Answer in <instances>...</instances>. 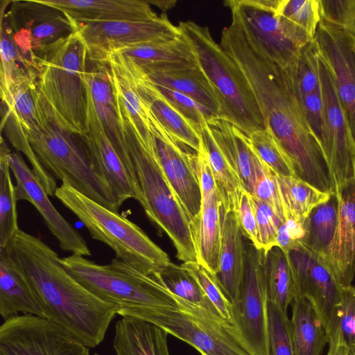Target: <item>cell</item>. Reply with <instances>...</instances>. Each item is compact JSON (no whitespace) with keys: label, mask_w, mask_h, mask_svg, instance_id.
I'll return each mask as SVG.
<instances>
[{"label":"cell","mask_w":355,"mask_h":355,"mask_svg":"<svg viewBox=\"0 0 355 355\" xmlns=\"http://www.w3.org/2000/svg\"><path fill=\"white\" fill-rule=\"evenodd\" d=\"M3 248L31 285L49 320L89 349L102 343L117 306L85 288L40 239L19 230Z\"/></svg>","instance_id":"cell-1"},{"label":"cell","mask_w":355,"mask_h":355,"mask_svg":"<svg viewBox=\"0 0 355 355\" xmlns=\"http://www.w3.org/2000/svg\"><path fill=\"white\" fill-rule=\"evenodd\" d=\"M63 267L100 299L118 306L117 315L146 321L156 308L176 304L156 275H145L118 258L101 265L83 256L60 258Z\"/></svg>","instance_id":"cell-2"},{"label":"cell","mask_w":355,"mask_h":355,"mask_svg":"<svg viewBox=\"0 0 355 355\" xmlns=\"http://www.w3.org/2000/svg\"><path fill=\"white\" fill-rule=\"evenodd\" d=\"M88 56L77 31L61 40L41 58L38 86L51 120L82 136L86 132Z\"/></svg>","instance_id":"cell-3"},{"label":"cell","mask_w":355,"mask_h":355,"mask_svg":"<svg viewBox=\"0 0 355 355\" xmlns=\"http://www.w3.org/2000/svg\"><path fill=\"white\" fill-rule=\"evenodd\" d=\"M191 42L198 64L218 99L219 118L231 123L248 137L266 128L258 103L245 75L212 37L209 29L193 21H180Z\"/></svg>","instance_id":"cell-4"},{"label":"cell","mask_w":355,"mask_h":355,"mask_svg":"<svg viewBox=\"0 0 355 355\" xmlns=\"http://www.w3.org/2000/svg\"><path fill=\"white\" fill-rule=\"evenodd\" d=\"M128 150L121 159L142 198L146 216L166 234L183 263L197 261L191 222L168 182L155 148H149L126 133Z\"/></svg>","instance_id":"cell-5"},{"label":"cell","mask_w":355,"mask_h":355,"mask_svg":"<svg viewBox=\"0 0 355 355\" xmlns=\"http://www.w3.org/2000/svg\"><path fill=\"white\" fill-rule=\"evenodd\" d=\"M83 223L91 236L108 245L116 258L148 275L155 276L171 261L135 223L62 183L54 195Z\"/></svg>","instance_id":"cell-6"},{"label":"cell","mask_w":355,"mask_h":355,"mask_svg":"<svg viewBox=\"0 0 355 355\" xmlns=\"http://www.w3.org/2000/svg\"><path fill=\"white\" fill-rule=\"evenodd\" d=\"M26 135L39 161L53 176L117 211L120 206L80 136L58 126L47 112L41 125Z\"/></svg>","instance_id":"cell-7"},{"label":"cell","mask_w":355,"mask_h":355,"mask_svg":"<svg viewBox=\"0 0 355 355\" xmlns=\"http://www.w3.org/2000/svg\"><path fill=\"white\" fill-rule=\"evenodd\" d=\"M173 296L175 305L155 309L147 322L202 355H254L232 321Z\"/></svg>","instance_id":"cell-8"},{"label":"cell","mask_w":355,"mask_h":355,"mask_svg":"<svg viewBox=\"0 0 355 355\" xmlns=\"http://www.w3.org/2000/svg\"><path fill=\"white\" fill-rule=\"evenodd\" d=\"M278 0H227L232 20L243 31L250 44L277 64L286 67L302 48L313 41L304 30L279 16Z\"/></svg>","instance_id":"cell-9"},{"label":"cell","mask_w":355,"mask_h":355,"mask_svg":"<svg viewBox=\"0 0 355 355\" xmlns=\"http://www.w3.org/2000/svg\"><path fill=\"white\" fill-rule=\"evenodd\" d=\"M318 64L324 112L320 145L331 193L336 195L355 180V140L338 98L331 70L320 53Z\"/></svg>","instance_id":"cell-10"},{"label":"cell","mask_w":355,"mask_h":355,"mask_svg":"<svg viewBox=\"0 0 355 355\" xmlns=\"http://www.w3.org/2000/svg\"><path fill=\"white\" fill-rule=\"evenodd\" d=\"M264 252L245 241L243 279L232 304V322L254 355H270L268 305Z\"/></svg>","instance_id":"cell-11"},{"label":"cell","mask_w":355,"mask_h":355,"mask_svg":"<svg viewBox=\"0 0 355 355\" xmlns=\"http://www.w3.org/2000/svg\"><path fill=\"white\" fill-rule=\"evenodd\" d=\"M88 59L103 64L109 55L142 44L171 40L182 32L165 13L150 19L116 20L78 26Z\"/></svg>","instance_id":"cell-12"},{"label":"cell","mask_w":355,"mask_h":355,"mask_svg":"<svg viewBox=\"0 0 355 355\" xmlns=\"http://www.w3.org/2000/svg\"><path fill=\"white\" fill-rule=\"evenodd\" d=\"M17 44L40 60L53 46L77 31L78 26L60 10L41 0L14 1L1 15Z\"/></svg>","instance_id":"cell-13"},{"label":"cell","mask_w":355,"mask_h":355,"mask_svg":"<svg viewBox=\"0 0 355 355\" xmlns=\"http://www.w3.org/2000/svg\"><path fill=\"white\" fill-rule=\"evenodd\" d=\"M89 348L52 321L19 315L0 327V355H89Z\"/></svg>","instance_id":"cell-14"},{"label":"cell","mask_w":355,"mask_h":355,"mask_svg":"<svg viewBox=\"0 0 355 355\" xmlns=\"http://www.w3.org/2000/svg\"><path fill=\"white\" fill-rule=\"evenodd\" d=\"M286 254L296 297H304L312 304L329 338L338 331L341 285L324 260L304 246Z\"/></svg>","instance_id":"cell-15"},{"label":"cell","mask_w":355,"mask_h":355,"mask_svg":"<svg viewBox=\"0 0 355 355\" xmlns=\"http://www.w3.org/2000/svg\"><path fill=\"white\" fill-rule=\"evenodd\" d=\"M8 161L17 182L15 186L17 200H27L36 208L62 250L75 255L91 256L85 239L53 205L33 170L21 156L17 152H11Z\"/></svg>","instance_id":"cell-16"},{"label":"cell","mask_w":355,"mask_h":355,"mask_svg":"<svg viewBox=\"0 0 355 355\" xmlns=\"http://www.w3.org/2000/svg\"><path fill=\"white\" fill-rule=\"evenodd\" d=\"M355 140V37L320 21L315 35Z\"/></svg>","instance_id":"cell-17"},{"label":"cell","mask_w":355,"mask_h":355,"mask_svg":"<svg viewBox=\"0 0 355 355\" xmlns=\"http://www.w3.org/2000/svg\"><path fill=\"white\" fill-rule=\"evenodd\" d=\"M87 94L86 132L80 137L119 206L128 199L141 205L142 198L96 114L87 89Z\"/></svg>","instance_id":"cell-18"},{"label":"cell","mask_w":355,"mask_h":355,"mask_svg":"<svg viewBox=\"0 0 355 355\" xmlns=\"http://www.w3.org/2000/svg\"><path fill=\"white\" fill-rule=\"evenodd\" d=\"M152 135L157 157L191 222L200 211L201 191L189 152L168 134L158 121L153 126Z\"/></svg>","instance_id":"cell-19"},{"label":"cell","mask_w":355,"mask_h":355,"mask_svg":"<svg viewBox=\"0 0 355 355\" xmlns=\"http://www.w3.org/2000/svg\"><path fill=\"white\" fill-rule=\"evenodd\" d=\"M4 108L1 130L14 148L26 139V134L41 125L46 108L38 86V78L28 79L1 95Z\"/></svg>","instance_id":"cell-20"},{"label":"cell","mask_w":355,"mask_h":355,"mask_svg":"<svg viewBox=\"0 0 355 355\" xmlns=\"http://www.w3.org/2000/svg\"><path fill=\"white\" fill-rule=\"evenodd\" d=\"M335 196L337 224L323 259L338 283L349 286L355 277V180Z\"/></svg>","instance_id":"cell-21"},{"label":"cell","mask_w":355,"mask_h":355,"mask_svg":"<svg viewBox=\"0 0 355 355\" xmlns=\"http://www.w3.org/2000/svg\"><path fill=\"white\" fill-rule=\"evenodd\" d=\"M221 195V193H220ZM220 220L221 245L219 266L214 275L233 304L240 291L244 270L245 241L236 214L227 196L221 195Z\"/></svg>","instance_id":"cell-22"},{"label":"cell","mask_w":355,"mask_h":355,"mask_svg":"<svg viewBox=\"0 0 355 355\" xmlns=\"http://www.w3.org/2000/svg\"><path fill=\"white\" fill-rule=\"evenodd\" d=\"M66 14L78 26L110 21L150 19L158 15L143 0H41Z\"/></svg>","instance_id":"cell-23"},{"label":"cell","mask_w":355,"mask_h":355,"mask_svg":"<svg viewBox=\"0 0 355 355\" xmlns=\"http://www.w3.org/2000/svg\"><path fill=\"white\" fill-rule=\"evenodd\" d=\"M0 314L4 320L19 315L50 320L48 311L6 248L0 249Z\"/></svg>","instance_id":"cell-24"},{"label":"cell","mask_w":355,"mask_h":355,"mask_svg":"<svg viewBox=\"0 0 355 355\" xmlns=\"http://www.w3.org/2000/svg\"><path fill=\"white\" fill-rule=\"evenodd\" d=\"M85 80L94 110L121 155L127 150V139L117 113L107 65L88 59Z\"/></svg>","instance_id":"cell-25"},{"label":"cell","mask_w":355,"mask_h":355,"mask_svg":"<svg viewBox=\"0 0 355 355\" xmlns=\"http://www.w3.org/2000/svg\"><path fill=\"white\" fill-rule=\"evenodd\" d=\"M222 198L218 187L208 199L201 201L200 211L191 221L197 262L215 275L219 266L221 245L220 206Z\"/></svg>","instance_id":"cell-26"},{"label":"cell","mask_w":355,"mask_h":355,"mask_svg":"<svg viewBox=\"0 0 355 355\" xmlns=\"http://www.w3.org/2000/svg\"><path fill=\"white\" fill-rule=\"evenodd\" d=\"M168 335L151 322L121 317L115 324L113 348L116 355H170Z\"/></svg>","instance_id":"cell-27"},{"label":"cell","mask_w":355,"mask_h":355,"mask_svg":"<svg viewBox=\"0 0 355 355\" xmlns=\"http://www.w3.org/2000/svg\"><path fill=\"white\" fill-rule=\"evenodd\" d=\"M142 68L179 69L199 66L193 46L182 33L177 37L148 42L119 51Z\"/></svg>","instance_id":"cell-28"},{"label":"cell","mask_w":355,"mask_h":355,"mask_svg":"<svg viewBox=\"0 0 355 355\" xmlns=\"http://www.w3.org/2000/svg\"><path fill=\"white\" fill-rule=\"evenodd\" d=\"M142 69L155 85L189 96L218 117L220 106L218 99L200 66L179 69Z\"/></svg>","instance_id":"cell-29"},{"label":"cell","mask_w":355,"mask_h":355,"mask_svg":"<svg viewBox=\"0 0 355 355\" xmlns=\"http://www.w3.org/2000/svg\"><path fill=\"white\" fill-rule=\"evenodd\" d=\"M207 123L219 148L239 178L243 187L252 195L253 151L248 137L223 119L214 117Z\"/></svg>","instance_id":"cell-30"},{"label":"cell","mask_w":355,"mask_h":355,"mask_svg":"<svg viewBox=\"0 0 355 355\" xmlns=\"http://www.w3.org/2000/svg\"><path fill=\"white\" fill-rule=\"evenodd\" d=\"M291 334L294 355H321L328 338L312 304L297 296L291 304Z\"/></svg>","instance_id":"cell-31"},{"label":"cell","mask_w":355,"mask_h":355,"mask_svg":"<svg viewBox=\"0 0 355 355\" xmlns=\"http://www.w3.org/2000/svg\"><path fill=\"white\" fill-rule=\"evenodd\" d=\"M0 54L1 95L15 85L32 78H39L40 60L26 53L17 44L9 24L2 16Z\"/></svg>","instance_id":"cell-32"},{"label":"cell","mask_w":355,"mask_h":355,"mask_svg":"<svg viewBox=\"0 0 355 355\" xmlns=\"http://www.w3.org/2000/svg\"><path fill=\"white\" fill-rule=\"evenodd\" d=\"M276 178L285 220L293 218L305 221L317 206L328 201L333 195L295 176L276 173Z\"/></svg>","instance_id":"cell-33"},{"label":"cell","mask_w":355,"mask_h":355,"mask_svg":"<svg viewBox=\"0 0 355 355\" xmlns=\"http://www.w3.org/2000/svg\"><path fill=\"white\" fill-rule=\"evenodd\" d=\"M263 265L269 302L288 315L296 291L287 254L275 246L265 254Z\"/></svg>","instance_id":"cell-34"},{"label":"cell","mask_w":355,"mask_h":355,"mask_svg":"<svg viewBox=\"0 0 355 355\" xmlns=\"http://www.w3.org/2000/svg\"><path fill=\"white\" fill-rule=\"evenodd\" d=\"M338 199L335 195L317 206L305 220L306 236L302 245L324 259L337 224Z\"/></svg>","instance_id":"cell-35"},{"label":"cell","mask_w":355,"mask_h":355,"mask_svg":"<svg viewBox=\"0 0 355 355\" xmlns=\"http://www.w3.org/2000/svg\"><path fill=\"white\" fill-rule=\"evenodd\" d=\"M11 151L3 138L0 145V249L5 248L19 230L17 198L10 176L8 157Z\"/></svg>","instance_id":"cell-36"},{"label":"cell","mask_w":355,"mask_h":355,"mask_svg":"<svg viewBox=\"0 0 355 355\" xmlns=\"http://www.w3.org/2000/svg\"><path fill=\"white\" fill-rule=\"evenodd\" d=\"M156 276L175 296L219 315L196 279L182 265L170 262L162 268Z\"/></svg>","instance_id":"cell-37"},{"label":"cell","mask_w":355,"mask_h":355,"mask_svg":"<svg viewBox=\"0 0 355 355\" xmlns=\"http://www.w3.org/2000/svg\"><path fill=\"white\" fill-rule=\"evenodd\" d=\"M319 54V49L314 39L304 45L295 60L286 67L299 98L321 87Z\"/></svg>","instance_id":"cell-38"},{"label":"cell","mask_w":355,"mask_h":355,"mask_svg":"<svg viewBox=\"0 0 355 355\" xmlns=\"http://www.w3.org/2000/svg\"><path fill=\"white\" fill-rule=\"evenodd\" d=\"M200 136L220 192L230 196L243 187L239 178L217 145L207 123L202 126Z\"/></svg>","instance_id":"cell-39"},{"label":"cell","mask_w":355,"mask_h":355,"mask_svg":"<svg viewBox=\"0 0 355 355\" xmlns=\"http://www.w3.org/2000/svg\"><path fill=\"white\" fill-rule=\"evenodd\" d=\"M254 153L275 173L295 176L293 167L269 130L256 131L248 137Z\"/></svg>","instance_id":"cell-40"},{"label":"cell","mask_w":355,"mask_h":355,"mask_svg":"<svg viewBox=\"0 0 355 355\" xmlns=\"http://www.w3.org/2000/svg\"><path fill=\"white\" fill-rule=\"evenodd\" d=\"M276 12L315 38L320 21L319 0H278Z\"/></svg>","instance_id":"cell-41"},{"label":"cell","mask_w":355,"mask_h":355,"mask_svg":"<svg viewBox=\"0 0 355 355\" xmlns=\"http://www.w3.org/2000/svg\"><path fill=\"white\" fill-rule=\"evenodd\" d=\"M252 196L269 205L278 217L284 219L276 173L253 152Z\"/></svg>","instance_id":"cell-42"},{"label":"cell","mask_w":355,"mask_h":355,"mask_svg":"<svg viewBox=\"0 0 355 355\" xmlns=\"http://www.w3.org/2000/svg\"><path fill=\"white\" fill-rule=\"evenodd\" d=\"M182 266L194 277L219 315L226 320L232 321V304L214 276L197 261L184 262Z\"/></svg>","instance_id":"cell-43"},{"label":"cell","mask_w":355,"mask_h":355,"mask_svg":"<svg viewBox=\"0 0 355 355\" xmlns=\"http://www.w3.org/2000/svg\"><path fill=\"white\" fill-rule=\"evenodd\" d=\"M155 86L199 135L202 126L207 123V121L214 117H218L189 96L163 86L157 85Z\"/></svg>","instance_id":"cell-44"},{"label":"cell","mask_w":355,"mask_h":355,"mask_svg":"<svg viewBox=\"0 0 355 355\" xmlns=\"http://www.w3.org/2000/svg\"><path fill=\"white\" fill-rule=\"evenodd\" d=\"M268 330L270 355H294L290 319L270 302L268 305Z\"/></svg>","instance_id":"cell-45"},{"label":"cell","mask_w":355,"mask_h":355,"mask_svg":"<svg viewBox=\"0 0 355 355\" xmlns=\"http://www.w3.org/2000/svg\"><path fill=\"white\" fill-rule=\"evenodd\" d=\"M320 21L355 37V0H319Z\"/></svg>","instance_id":"cell-46"},{"label":"cell","mask_w":355,"mask_h":355,"mask_svg":"<svg viewBox=\"0 0 355 355\" xmlns=\"http://www.w3.org/2000/svg\"><path fill=\"white\" fill-rule=\"evenodd\" d=\"M259 241V249L266 254L274 247L277 231L284 222L274 209L265 202L252 195Z\"/></svg>","instance_id":"cell-47"},{"label":"cell","mask_w":355,"mask_h":355,"mask_svg":"<svg viewBox=\"0 0 355 355\" xmlns=\"http://www.w3.org/2000/svg\"><path fill=\"white\" fill-rule=\"evenodd\" d=\"M245 238L259 249L257 226L252 195L243 187L227 196Z\"/></svg>","instance_id":"cell-48"},{"label":"cell","mask_w":355,"mask_h":355,"mask_svg":"<svg viewBox=\"0 0 355 355\" xmlns=\"http://www.w3.org/2000/svg\"><path fill=\"white\" fill-rule=\"evenodd\" d=\"M338 326L348 347H355V286H340Z\"/></svg>","instance_id":"cell-49"},{"label":"cell","mask_w":355,"mask_h":355,"mask_svg":"<svg viewBox=\"0 0 355 355\" xmlns=\"http://www.w3.org/2000/svg\"><path fill=\"white\" fill-rule=\"evenodd\" d=\"M299 98L308 125L320 144L324 114L321 87Z\"/></svg>","instance_id":"cell-50"},{"label":"cell","mask_w":355,"mask_h":355,"mask_svg":"<svg viewBox=\"0 0 355 355\" xmlns=\"http://www.w3.org/2000/svg\"><path fill=\"white\" fill-rule=\"evenodd\" d=\"M189 158L199 182L201 201L207 200L216 191L218 186L202 143L198 152H189Z\"/></svg>","instance_id":"cell-51"},{"label":"cell","mask_w":355,"mask_h":355,"mask_svg":"<svg viewBox=\"0 0 355 355\" xmlns=\"http://www.w3.org/2000/svg\"><path fill=\"white\" fill-rule=\"evenodd\" d=\"M306 232L305 221L288 218L277 231L274 247L277 246L287 253L291 250L302 245Z\"/></svg>","instance_id":"cell-52"},{"label":"cell","mask_w":355,"mask_h":355,"mask_svg":"<svg viewBox=\"0 0 355 355\" xmlns=\"http://www.w3.org/2000/svg\"><path fill=\"white\" fill-rule=\"evenodd\" d=\"M329 351L327 355H348L349 347L345 343L342 335L338 331L328 339Z\"/></svg>","instance_id":"cell-53"},{"label":"cell","mask_w":355,"mask_h":355,"mask_svg":"<svg viewBox=\"0 0 355 355\" xmlns=\"http://www.w3.org/2000/svg\"><path fill=\"white\" fill-rule=\"evenodd\" d=\"M150 4H155L163 11H166L173 7L176 3L175 1H147Z\"/></svg>","instance_id":"cell-54"},{"label":"cell","mask_w":355,"mask_h":355,"mask_svg":"<svg viewBox=\"0 0 355 355\" xmlns=\"http://www.w3.org/2000/svg\"><path fill=\"white\" fill-rule=\"evenodd\" d=\"M348 355H355V347H349Z\"/></svg>","instance_id":"cell-55"},{"label":"cell","mask_w":355,"mask_h":355,"mask_svg":"<svg viewBox=\"0 0 355 355\" xmlns=\"http://www.w3.org/2000/svg\"><path fill=\"white\" fill-rule=\"evenodd\" d=\"M89 355H90V354H89ZM92 355H101V354H98V353H95V354H92Z\"/></svg>","instance_id":"cell-56"}]
</instances>
